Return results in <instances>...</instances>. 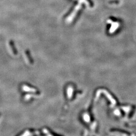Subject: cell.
I'll return each mask as SVG.
<instances>
[{"label":"cell","instance_id":"1","mask_svg":"<svg viewBox=\"0 0 136 136\" xmlns=\"http://www.w3.org/2000/svg\"><path fill=\"white\" fill-rule=\"evenodd\" d=\"M82 4V3L81 2V1H79V4L77 5L76 6V7H75V8L74 9V11H73V12H72V13L70 15V16L68 17V18H67V21H68V22H71L73 20V19L74 17H75V16H76V14L77 13V12H78V11L81 8V4Z\"/></svg>","mask_w":136,"mask_h":136}]
</instances>
